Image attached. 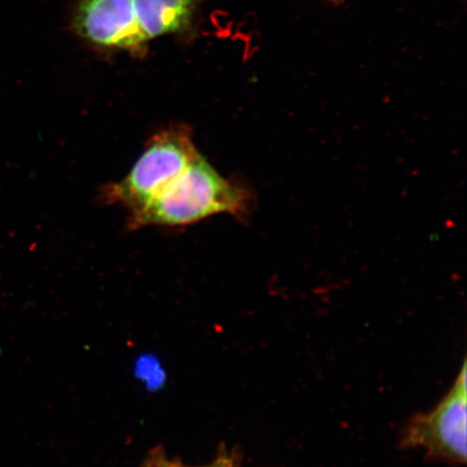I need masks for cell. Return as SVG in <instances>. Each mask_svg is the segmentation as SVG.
<instances>
[{
  "label": "cell",
  "instance_id": "6da1fadb",
  "mask_svg": "<svg viewBox=\"0 0 467 467\" xmlns=\"http://www.w3.org/2000/svg\"><path fill=\"white\" fill-rule=\"evenodd\" d=\"M251 192L227 180L200 154L159 196L130 218V229L144 226H182L215 214L244 217L250 213Z\"/></svg>",
  "mask_w": 467,
  "mask_h": 467
},
{
  "label": "cell",
  "instance_id": "7a4b0ae2",
  "mask_svg": "<svg viewBox=\"0 0 467 467\" xmlns=\"http://www.w3.org/2000/svg\"><path fill=\"white\" fill-rule=\"evenodd\" d=\"M200 155L192 131L175 125L150 138L130 173L102 192V200L127 210L130 217L143 210Z\"/></svg>",
  "mask_w": 467,
  "mask_h": 467
},
{
  "label": "cell",
  "instance_id": "3957f363",
  "mask_svg": "<svg viewBox=\"0 0 467 467\" xmlns=\"http://www.w3.org/2000/svg\"><path fill=\"white\" fill-rule=\"evenodd\" d=\"M466 363L449 392L431 411L409 420L400 447L420 449L426 457L453 464H464L467 457Z\"/></svg>",
  "mask_w": 467,
  "mask_h": 467
},
{
  "label": "cell",
  "instance_id": "277c9868",
  "mask_svg": "<svg viewBox=\"0 0 467 467\" xmlns=\"http://www.w3.org/2000/svg\"><path fill=\"white\" fill-rule=\"evenodd\" d=\"M73 26L81 38L105 49L141 54L149 42L138 26L132 0H80Z\"/></svg>",
  "mask_w": 467,
  "mask_h": 467
},
{
  "label": "cell",
  "instance_id": "5b68a950",
  "mask_svg": "<svg viewBox=\"0 0 467 467\" xmlns=\"http://www.w3.org/2000/svg\"><path fill=\"white\" fill-rule=\"evenodd\" d=\"M201 0H132L138 26L150 39L186 31Z\"/></svg>",
  "mask_w": 467,
  "mask_h": 467
},
{
  "label": "cell",
  "instance_id": "8992f818",
  "mask_svg": "<svg viewBox=\"0 0 467 467\" xmlns=\"http://www.w3.org/2000/svg\"><path fill=\"white\" fill-rule=\"evenodd\" d=\"M179 463L178 461L169 460L161 449H156L149 455L145 467H178Z\"/></svg>",
  "mask_w": 467,
  "mask_h": 467
},
{
  "label": "cell",
  "instance_id": "52a82bcc",
  "mask_svg": "<svg viewBox=\"0 0 467 467\" xmlns=\"http://www.w3.org/2000/svg\"><path fill=\"white\" fill-rule=\"evenodd\" d=\"M178 467H191L185 466L182 463H179ZM201 467H239L238 466V458L236 454L233 451H221L218 454V458L213 461L212 464Z\"/></svg>",
  "mask_w": 467,
  "mask_h": 467
}]
</instances>
